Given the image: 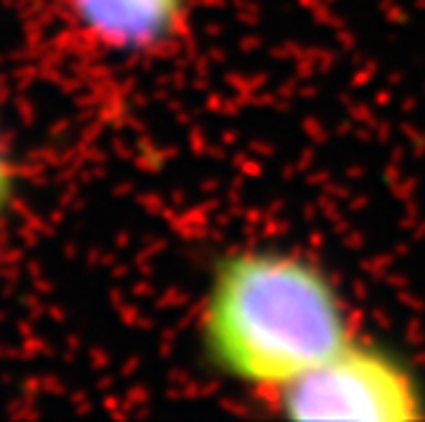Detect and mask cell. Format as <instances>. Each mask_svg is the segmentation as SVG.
<instances>
[{"label":"cell","mask_w":425,"mask_h":422,"mask_svg":"<svg viewBox=\"0 0 425 422\" xmlns=\"http://www.w3.org/2000/svg\"><path fill=\"white\" fill-rule=\"evenodd\" d=\"M77 28L117 54H153L183 33L188 0H64Z\"/></svg>","instance_id":"3957f363"},{"label":"cell","mask_w":425,"mask_h":422,"mask_svg":"<svg viewBox=\"0 0 425 422\" xmlns=\"http://www.w3.org/2000/svg\"><path fill=\"white\" fill-rule=\"evenodd\" d=\"M201 341L222 374L275 399L354 333L346 303L316 262L280 249H240L212 272Z\"/></svg>","instance_id":"6da1fadb"},{"label":"cell","mask_w":425,"mask_h":422,"mask_svg":"<svg viewBox=\"0 0 425 422\" xmlns=\"http://www.w3.org/2000/svg\"><path fill=\"white\" fill-rule=\"evenodd\" d=\"M275 402L293 420L405 422L423 415V392L413 372L357 338L286 386Z\"/></svg>","instance_id":"7a4b0ae2"},{"label":"cell","mask_w":425,"mask_h":422,"mask_svg":"<svg viewBox=\"0 0 425 422\" xmlns=\"http://www.w3.org/2000/svg\"><path fill=\"white\" fill-rule=\"evenodd\" d=\"M13 186H16V178H13L11 158H8L6 148L0 143V217L6 214V209L13 201Z\"/></svg>","instance_id":"277c9868"}]
</instances>
